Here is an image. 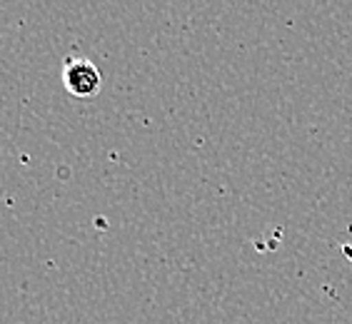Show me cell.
<instances>
[{"instance_id": "obj_1", "label": "cell", "mask_w": 352, "mask_h": 324, "mask_svg": "<svg viewBox=\"0 0 352 324\" xmlns=\"http://www.w3.org/2000/svg\"><path fill=\"white\" fill-rule=\"evenodd\" d=\"M63 85L78 100H90L100 93V70L88 58H68L63 65Z\"/></svg>"}]
</instances>
